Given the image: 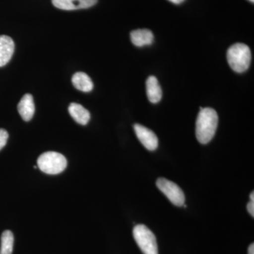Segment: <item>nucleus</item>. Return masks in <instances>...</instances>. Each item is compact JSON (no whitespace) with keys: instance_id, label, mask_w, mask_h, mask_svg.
Instances as JSON below:
<instances>
[{"instance_id":"f257e3e1","label":"nucleus","mask_w":254,"mask_h":254,"mask_svg":"<svg viewBox=\"0 0 254 254\" xmlns=\"http://www.w3.org/2000/svg\"><path fill=\"white\" fill-rule=\"evenodd\" d=\"M195 123V136L201 144H207L213 139L218 125V115L212 108H200Z\"/></svg>"},{"instance_id":"f03ea898","label":"nucleus","mask_w":254,"mask_h":254,"mask_svg":"<svg viewBox=\"0 0 254 254\" xmlns=\"http://www.w3.org/2000/svg\"><path fill=\"white\" fill-rule=\"evenodd\" d=\"M227 59L233 71L243 73L250 67L252 61L250 48L243 43H236L227 50Z\"/></svg>"},{"instance_id":"7ed1b4c3","label":"nucleus","mask_w":254,"mask_h":254,"mask_svg":"<svg viewBox=\"0 0 254 254\" xmlns=\"http://www.w3.org/2000/svg\"><path fill=\"white\" fill-rule=\"evenodd\" d=\"M38 168L48 175H58L66 168L67 161L63 155L54 151H48L40 155Z\"/></svg>"},{"instance_id":"20e7f679","label":"nucleus","mask_w":254,"mask_h":254,"mask_svg":"<svg viewBox=\"0 0 254 254\" xmlns=\"http://www.w3.org/2000/svg\"><path fill=\"white\" fill-rule=\"evenodd\" d=\"M133 235L143 254H158L156 237L145 225H136L133 230Z\"/></svg>"},{"instance_id":"39448f33","label":"nucleus","mask_w":254,"mask_h":254,"mask_svg":"<svg viewBox=\"0 0 254 254\" xmlns=\"http://www.w3.org/2000/svg\"><path fill=\"white\" fill-rule=\"evenodd\" d=\"M156 185L173 205L180 207L185 204V193L176 184L165 178H159L157 180Z\"/></svg>"},{"instance_id":"423d86ee","label":"nucleus","mask_w":254,"mask_h":254,"mask_svg":"<svg viewBox=\"0 0 254 254\" xmlns=\"http://www.w3.org/2000/svg\"><path fill=\"white\" fill-rule=\"evenodd\" d=\"M133 128L137 138L146 149L150 151L157 149L158 146V138L154 132L139 124L134 125Z\"/></svg>"},{"instance_id":"0eeeda50","label":"nucleus","mask_w":254,"mask_h":254,"mask_svg":"<svg viewBox=\"0 0 254 254\" xmlns=\"http://www.w3.org/2000/svg\"><path fill=\"white\" fill-rule=\"evenodd\" d=\"M52 2L58 9L76 10L91 7L98 0H52Z\"/></svg>"},{"instance_id":"6e6552de","label":"nucleus","mask_w":254,"mask_h":254,"mask_svg":"<svg viewBox=\"0 0 254 254\" xmlns=\"http://www.w3.org/2000/svg\"><path fill=\"white\" fill-rule=\"evenodd\" d=\"M14 42L9 36H0V67L5 66L14 53Z\"/></svg>"},{"instance_id":"1a4fd4ad","label":"nucleus","mask_w":254,"mask_h":254,"mask_svg":"<svg viewBox=\"0 0 254 254\" xmlns=\"http://www.w3.org/2000/svg\"><path fill=\"white\" fill-rule=\"evenodd\" d=\"M18 113L24 121L31 120L35 113V104L33 98L31 94H25L18 103Z\"/></svg>"},{"instance_id":"9d476101","label":"nucleus","mask_w":254,"mask_h":254,"mask_svg":"<svg viewBox=\"0 0 254 254\" xmlns=\"http://www.w3.org/2000/svg\"><path fill=\"white\" fill-rule=\"evenodd\" d=\"M132 43L137 47L149 46L154 41V36L151 31L148 29H138L131 32Z\"/></svg>"},{"instance_id":"9b49d317","label":"nucleus","mask_w":254,"mask_h":254,"mask_svg":"<svg viewBox=\"0 0 254 254\" xmlns=\"http://www.w3.org/2000/svg\"><path fill=\"white\" fill-rule=\"evenodd\" d=\"M147 97L150 103H158L162 99L163 93L158 79L155 76H149L146 81Z\"/></svg>"},{"instance_id":"f8f14e48","label":"nucleus","mask_w":254,"mask_h":254,"mask_svg":"<svg viewBox=\"0 0 254 254\" xmlns=\"http://www.w3.org/2000/svg\"><path fill=\"white\" fill-rule=\"evenodd\" d=\"M68 110L71 118L79 125H86L91 119L89 111L78 103H71Z\"/></svg>"},{"instance_id":"ddd939ff","label":"nucleus","mask_w":254,"mask_h":254,"mask_svg":"<svg viewBox=\"0 0 254 254\" xmlns=\"http://www.w3.org/2000/svg\"><path fill=\"white\" fill-rule=\"evenodd\" d=\"M71 81L73 86L82 92L91 91L93 88V83L91 78L88 74L84 72H76L73 75Z\"/></svg>"},{"instance_id":"4468645a","label":"nucleus","mask_w":254,"mask_h":254,"mask_svg":"<svg viewBox=\"0 0 254 254\" xmlns=\"http://www.w3.org/2000/svg\"><path fill=\"white\" fill-rule=\"evenodd\" d=\"M14 235L9 230L3 232L1 237L0 254H12L14 247Z\"/></svg>"},{"instance_id":"2eb2a0df","label":"nucleus","mask_w":254,"mask_h":254,"mask_svg":"<svg viewBox=\"0 0 254 254\" xmlns=\"http://www.w3.org/2000/svg\"><path fill=\"white\" fill-rule=\"evenodd\" d=\"M8 138H9L8 132L4 128H0V150L2 149L7 143Z\"/></svg>"},{"instance_id":"dca6fc26","label":"nucleus","mask_w":254,"mask_h":254,"mask_svg":"<svg viewBox=\"0 0 254 254\" xmlns=\"http://www.w3.org/2000/svg\"><path fill=\"white\" fill-rule=\"evenodd\" d=\"M247 210L252 217H254V202L251 201L247 204Z\"/></svg>"},{"instance_id":"f3484780","label":"nucleus","mask_w":254,"mask_h":254,"mask_svg":"<svg viewBox=\"0 0 254 254\" xmlns=\"http://www.w3.org/2000/svg\"><path fill=\"white\" fill-rule=\"evenodd\" d=\"M248 254H254V245L252 244L249 247Z\"/></svg>"},{"instance_id":"a211bd4d","label":"nucleus","mask_w":254,"mask_h":254,"mask_svg":"<svg viewBox=\"0 0 254 254\" xmlns=\"http://www.w3.org/2000/svg\"><path fill=\"white\" fill-rule=\"evenodd\" d=\"M168 1H171L174 4H181L185 0H168Z\"/></svg>"},{"instance_id":"6ab92c4d","label":"nucleus","mask_w":254,"mask_h":254,"mask_svg":"<svg viewBox=\"0 0 254 254\" xmlns=\"http://www.w3.org/2000/svg\"><path fill=\"white\" fill-rule=\"evenodd\" d=\"M250 200H251V201H254V191H252V193H251V194H250Z\"/></svg>"},{"instance_id":"aec40b11","label":"nucleus","mask_w":254,"mask_h":254,"mask_svg":"<svg viewBox=\"0 0 254 254\" xmlns=\"http://www.w3.org/2000/svg\"><path fill=\"white\" fill-rule=\"evenodd\" d=\"M249 1H252V3L254 2V0H249Z\"/></svg>"}]
</instances>
